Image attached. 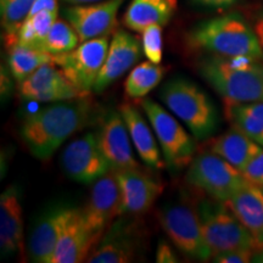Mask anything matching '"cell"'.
<instances>
[{
	"instance_id": "20",
	"label": "cell",
	"mask_w": 263,
	"mask_h": 263,
	"mask_svg": "<svg viewBox=\"0 0 263 263\" xmlns=\"http://www.w3.org/2000/svg\"><path fill=\"white\" fill-rule=\"evenodd\" d=\"M68 207H54L43 215L28 240L29 258L37 263H52L59 236Z\"/></svg>"
},
{
	"instance_id": "19",
	"label": "cell",
	"mask_w": 263,
	"mask_h": 263,
	"mask_svg": "<svg viewBox=\"0 0 263 263\" xmlns=\"http://www.w3.org/2000/svg\"><path fill=\"white\" fill-rule=\"evenodd\" d=\"M24 244V217L16 185L9 186L0 196V249L3 256L21 251Z\"/></svg>"
},
{
	"instance_id": "37",
	"label": "cell",
	"mask_w": 263,
	"mask_h": 263,
	"mask_svg": "<svg viewBox=\"0 0 263 263\" xmlns=\"http://www.w3.org/2000/svg\"><path fill=\"white\" fill-rule=\"evenodd\" d=\"M254 29L256 35H257V39L259 42V45L262 48V52H263V11L259 12L257 15V17L255 20V24H254Z\"/></svg>"
},
{
	"instance_id": "21",
	"label": "cell",
	"mask_w": 263,
	"mask_h": 263,
	"mask_svg": "<svg viewBox=\"0 0 263 263\" xmlns=\"http://www.w3.org/2000/svg\"><path fill=\"white\" fill-rule=\"evenodd\" d=\"M226 203L263 248V189L249 182Z\"/></svg>"
},
{
	"instance_id": "7",
	"label": "cell",
	"mask_w": 263,
	"mask_h": 263,
	"mask_svg": "<svg viewBox=\"0 0 263 263\" xmlns=\"http://www.w3.org/2000/svg\"><path fill=\"white\" fill-rule=\"evenodd\" d=\"M159 221L171 241L184 255L202 262L212 258L196 207L184 202L167 203L159 211Z\"/></svg>"
},
{
	"instance_id": "1",
	"label": "cell",
	"mask_w": 263,
	"mask_h": 263,
	"mask_svg": "<svg viewBox=\"0 0 263 263\" xmlns=\"http://www.w3.org/2000/svg\"><path fill=\"white\" fill-rule=\"evenodd\" d=\"M91 114L93 105L88 97L57 101L26 118L22 140L33 156L48 160L74 132L87 126Z\"/></svg>"
},
{
	"instance_id": "35",
	"label": "cell",
	"mask_w": 263,
	"mask_h": 263,
	"mask_svg": "<svg viewBox=\"0 0 263 263\" xmlns=\"http://www.w3.org/2000/svg\"><path fill=\"white\" fill-rule=\"evenodd\" d=\"M59 11V2L58 0H35L34 5L29 12V16L37 14L39 11Z\"/></svg>"
},
{
	"instance_id": "29",
	"label": "cell",
	"mask_w": 263,
	"mask_h": 263,
	"mask_svg": "<svg viewBox=\"0 0 263 263\" xmlns=\"http://www.w3.org/2000/svg\"><path fill=\"white\" fill-rule=\"evenodd\" d=\"M35 0H0L2 26L5 32L6 47L15 42L20 27L29 16Z\"/></svg>"
},
{
	"instance_id": "22",
	"label": "cell",
	"mask_w": 263,
	"mask_h": 263,
	"mask_svg": "<svg viewBox=\"0 0 263 263\" xmlns=\"http://www.w3.org/2000/svg\"><path fill=\"white\" fill-rule=\"evenodd\" d=\"M120 112L127 124L132 143L141 161L151 168H163L164 162L160 155L157 138L155 133L151 132V128L139 110L129 104H123L120 107Z\"/></svg>"
},
{
	"instance_id": "26",
	"label": "cell",
	"mask_w": 263,
	"mask_h": 263,
	"mask_svg": "<svg viewBox=\"0 0 263 263\" xmlns=\"http://www.w3.org/2000/svg\"><path fill=\"white\" fill-rule=\"evenodd\" d=\"M226 115L233 127L244 132L263 146V101L248 104L226 103Z\"/></svg>"
},
{
	"instance_id": "10",
	"label": "cell",
	"mask_w": 263,
	"mask_h": 263,
	"mask_svg": "<svg viewBox=\"0 0 263 263\" xmlns=\"http://www.w3.org/2000/svg\"><path fill=\"white\" fill-rule=\"evenodd\" d=\"M61 164L68 178L82 184H93L112 170L99 146L98 133H85L68 144Z\"/></svg>"
},
{
	"instance_id": "30",
	"label": "cell",
	"mask_w": 263,
	"mask_h": 263,
	"mask_svg": "<svg viewBox=\"0 0 263 263\" xmlns=\"http://www.w3.org/2000/svg\"><path fill=\"white\" fill-rule=\"evenodd\" d=\"M80 35L68 21L57 20L44 42L43 50L52 57L70 52L78 47Z\"/></svg>"
},
{
	"instance_id": "18",
	"label": "cell",
	"mask_w": 263,
	"mask_h": 263,
	"mask_svg": "<svg viewBox=\"0 0 263 263\" xmlns=\"http://www.w3.org/2000/svg\"><path fill=\"white\" fill-rule=\"evenodd\" d=\"M120 185V216L147 211L162 193V184L139 168L115 171Z\"/></svg>"
},
{
	"instance_id": "33",
	"label": "cell",
	"mask_w": 263,
	"mask_h": 263,
	"mask_svg": "<svg viewBox=\"0 0 263 263\" xmlns=\"http://www.w3.org/2000/svg\"><path fill=\"white\" fill-rule=\"evenodd\" d=\"M241 172L249 182L263 188V150L250 161Z\"/></svg>"
},
{
	"instance_id": "13",
	"label": "cell",
	"mask_w": 263,
	"mask_h": 263,
	"mask_svg": "<svg viewBox=\"0 0 263 263\" xmlns=\"http://www.w3.org/2000/svg\"><path fill=\"white\" fill-rule=\"evenodd\" d=\"M124 0H104L93 4L71 5L64 10L66 20L80 35V41L105 37L117 27V14Z\"/></svg>"
},
{
	"instance_id": "4",
	"label": "cell",
	"mask_w": 263,
	"mask_h": 263,
	"mask_svg": "<svg viewBox=\"0 0 263 263\" xmlns=\"http://www.w3.org/2000/svg\"><path fill=\"white\" fill-rule=\"evenodd\" d=\"M160 98L196 139H207L218 127L216 106L205 91L193 82L184 78L171 80L161 88Z\"/></svg>"
},
{
	"instance_id": "38",
	"label": "cell",
	"mask_w": 263,
	"mask_h": 263,
	"mask_svg": "<svg viewBox=\"0 0 263 263\" xmlns=\"http://www.w3.org/2000/svg\"><path fill=\"white\" fill-rule=\"evenodd\" d=\"M64 2L71 5H83V4H93V3L104 2V0H64Z\"/></svg>"
},
{
	"instance_id": "5",
	"label": "cell",
	"mask_w": 263,
	"mask_h": 263,
	"mask_svg": "<svg viewBox=\"0 0 263 263\" xmlns=\"http://www.w3.org/2000/svg\"><path fill=\"white\" fill-rule=\"evenodd\" d=\"M196 211L203 236L213 256L229 250L249 249L256 251L259 248L251 233L236 218L226 202L215 199L200 200Z\"/></svg>"
},
{
	"instance_id": "16",
	"label": "cell",
	"mask_w": 263,
	"mask_h": 263,
	"mask_svg": "<svg viewBox=\"0 0 263 263\" xmlns=\"http://www.w3.org/2000/svg\"><path fill=\"white\" fill-rule=\"evenodd\" d=\"M127 124L120 111H110L98 130L99 146L114 171L139 168Z\"/></svg>"
},
{
	"instance_id": "11",
	"label": "cell",
	"mask_w": 263,
	"mask_h": 263,
	"mask_svg": "<svg viewBox=\"0 0 263 263\" xmlns=\"http://www.w3.org/2000/svg\"><path fill=\"white\" fill-rule=\"evenodd\" d=\"M120 185L116 172L111 170L93 183L89 199L82 209L87 228L98 242L103 238L110 222L116 216H120Z\"/></svg>"
},
{
	"instance_id": "27",
	"label": "cell",
	"mask_w": 263,
	"mask_h": 263,
	"mask_svg": "<svg viewBox=\"0 0 263 263\" xmlns=\"http://www.w3.org/2000/svg\"><path fill=\"white\" fill-rule=\"evenodd\" d=\"M166 73V67L151 61L134 66L124 82V91L130 99H140L155 89Z\"/></svg>"
},
{
	"instance_id": "25",
	"label": "cell",
	"mask_w": 263,
	"mask_h": 263,
	"mask_svg": "<svg viewBox=\"0 0 263 263\" xmlns=\"http://www.w3.org/2000/svg\"><path fill=\"white\" fill-rule=\"evenodd\" d=\"M6 48L9 51L10 73L18 83L34 73L43 65L52 62V55L42 49L27 47L17 42H14Z\"/></svg>"
},
{
	"instance_id": "17",
	"label": "cell",
	"mask_w": 263,
	"mask_h": 263,
	"mask_svg": "<svg viewBox=\"0 0 263 263\" xmlns=\"http://www.w3.org/2000/svg\"><path fill=\"white\" fill-rule=\"evenodd\" d=\"M97 244V239L87 228L82 210L68 207L52 263L85 262Z\"/></svg>"
},
{
	"instance_id": "36",
	"label": "cell",
	"mask_w": 263,
	"mask_h": 263,
	"mask_svg": "<svg viewBox=\"0 0 263 263\" xmlns=\"http://www.w3.org/2000/svg\"><path fill=\"white\" fill-rule=\"evenodd\" d=\"M197 4L209 6V8H216V9H222V8H228V6L235 4L238 0H194Z\"/></svg>"
},
{
	"instance_id": "23",
	"label": "cell",
	"mask_w": 263,
	"mask_h": 263,
	"mask_svg": "<svg viewBox=\"0 0 263 263\" xmlns=\"http://www.w3.org/2000/svg\"><path fill=\"white\" fill-rule=\"evenodd\" d=\"M177 0H132L123 16V24L134 32L147 26H164L176 14Z\"/></svg>"
},
{
	"instance_id": "28",
	"label": "cell",
	"mask_w": 263,
	"mask_h": 263,
	"mask_svg": "<svg viewBox=\"0 0 263 263\" xmlns=\"http://www.w3.org/2000/svg\"><path fill=\"white\" fill-rule=\"evenodd\" d=\"M57 20L58 12L47 11V10L28 16L20 27L15 42L43 50L45 39H47L49 32H50L52 25L55 24Z\"/></svg>"
},
{
	"instance_id": "8",
	"label": "cell",
	"mask_w": 263,
	"mask_h": 263,
	"mask_svg": "<svg viewBox=\"0 0 263 263\" xmlns=\"http://www.w3.org/2000/svg\"><path fill=\"white\" fill-rule=\"evenodd\" d=\"M144 114L151 123L154 133L162 150L164 162L171 168H182L193 160L195 154V141L184 129L173 115L151 99L140 103Z\"/></svg>"
},
{
	"instance_id": "34",
	"label": "cell",
	"mask_w": 263,
	"mask_h": 263,
	"mask_svg": "<svg viewBox=\"0 0 263 263\" xmlns=\"http://www.w3.org/2000/svg\"><path fill=\"white\" fill-rule=\"evenodd\" d=\"M156 262L159 263H174L178 262L174 251L166 241H160L156 250Z\"/></svg>"
},
{
	"instance_id": "32",
	"label": "cell",
	"mask_w": 263,
	"mask_h": 263,
	"mask_svg": "<svg viewBox=\"0 0 263 263\" xmlns=\"http://www.w3.org/2000/svg\"><path fill=\"white\" fill-rule=\"evenodd\" d=\"M255 255V250L236 249L229 251L221 252L212 257L213 262L217 263H248L252 261Z\"/></svg>"
},
{
	"instance_id": "31",
	"label": "cell",
	"mask_w": 263,
	"mask_h": 263,
	"mask_svg": "<svg viewBox=\"0 0 263 263\" xmlns=\"http://www.w3.org/2000/svg\"><path fill=\"white\" fill-rule=\"evenodd\" d=\"M141 44L144 55L154 64H161L163 54L162 26L151 25L141 32Z\"/></svg>"
},
{
	"instance_id": "6",
	"label": "cell",
	"mask_w": 263,
	"mask_h": 263,
	"mask_svg": "<svg viewBox=\"0 0 263 263\" xmlns=\"http://www.w3.org/2000/svg\"><path fill=\"white\" fill-rule=\"evenodd\" d=\"M185 179L190 185L222 202L228 201L241 186L249 183L241 171L213 151L201 153L194 157Z\"/></svg>"
},
{
	"instance_id": "9",
	"label": "cell",
	"mask_w": 263,
	"mask_h": 263,
	"mask_svg": "<svg viewBox=\"0 0 263 263\" xmlns=\"http://www.w3.org/2000/svg\"><path fill=\"white\" fill-rule=\"evenodd\" d=\"M108 35L82 42L70 52L52 57V62L61 68L67 80L81 91L89 94L108 51Z\"/></svg>"
},
{
	"instance_id": "39",
	"label": "cell",
	"mask_w": 263,
	"mask_h": 263,
	"mask_svg": "<svg viewBox=\"0 0 263 263\" xmlns=\"http://www.w3.org/2000/svg\"><path fill=\"white\" fill-rule=\"evenodd\" d=\"M251 262H261V263H263V252H259V254H257V255H254V257H252Z\"/></svg>"
},
{
	"instance_id": "15",
	"label": "cell",
	"mask_w": 263,
	"mask_h": 263,
	"mask_svg": "<svg viewBox=\"0 0 263 263\" xmlns=\"http://www.w3.org/2000/svg\"><path fill=\"white\" fill-rule=\"evenodd\" d=\"M143 44L139 39L126 31H117L108 45V51L101 68L98 80L95 82L93 91L97 94L103 93L111 84L120 80L132 67L140 60Z\"/></svg>"
},
{
	"instance_id": "40",
	"label": "cell",
	"mask_w": 263,
	"mask_h": 263,
	"mask_svg": "<svg viewBox=\"0 0 263 263\" xmlns=\"http://www.w3.org/2000/svg\"><path fill=\"white\" fill-rule=\"evenodd\" d=\"M262 189H263V188H262Z\"/></svg>"
},
{
	"instance_id": "3",
	"label": "cell",
	"mask_w": 263,
	"mask_h": 263,
	"mask_svg": "<svg viewBox=\"0 0 263 263\" xmlns=\"http://www.w3.org/2000/svg\"><path fill=\"white\" fill-rule=\"evenodd\" d=\"M188 43L190 47L218 57L263 59L254 27L238 14L218 16L201 22L189 32Z\"/></svg>"
},
{
	"instance_id": "14",
	"label": "cell",
	"mask_w": 263,
	"mask_h": 263,
	"mask_svg": "<svg viewBox=\"0 0 263 263\" xmlns=\"http://www.w3.org/2000/svg\"><path fill=\"white\" fill-rule=\"evenodd\" d=\"M141 248V234L138 227L128 219L115 222L99 240L85 262L128 263L134 261Z\"/></svg>"
},
{
	"instance_id": "12",
	"label": "cell",
	"mask_w": 263,
	"mask_h": 263,
	"mask_svg": "<svg viewBox=\"0 0 263 263\" xmlns=\"http://www.w3.org/2000/svg\"><path fill=\"white\" fill-rule=\"evenodd\" d=\"M20 97L37 103H57L88 97L67 80L61 68L54 64L43 65L18 84Z\"/></svg>"
},
{
	"instance_id": "24",
	"label": "cell",
	"mask_w": 263,
	"mask_h": 263,
	"mask_svg": "<svg viewBox=\"0 0 263 263\" xmlns=\"http://www.w3.org/2000/svg\"><path fill=\"white\" fill-rule=\"evenodd\" d=\"M262 150L263 146L257 141L235 127L216 138L211 144V151L228 161L239 171L244 170L250 161Z\"/></svg>"
},
{
	"instance_id": "2",
	"label": "cell",
	"mask_w": 263,
	"mask_h": 263,
	"mask_svg": "<svg viewBox=\"0 0 263 263\" xmlns=\"http://www.w3.org/2000/svg\"><path fill=\"white\" fill-rule=\"evenodd\" d=\"M248 57L210 55L197 64L199 73L229 104L263 101V65Z\"/></svg>"
}]
</instances>
